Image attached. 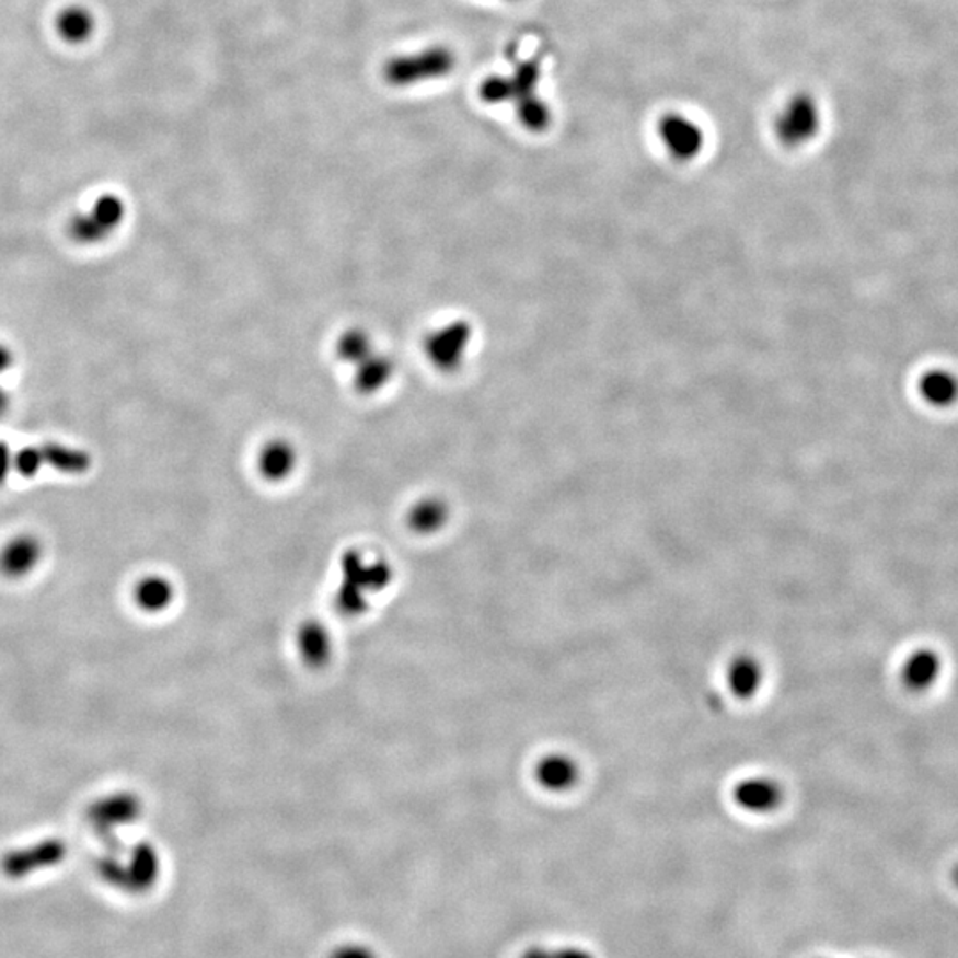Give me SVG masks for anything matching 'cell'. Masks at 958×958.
I'll return each instance as SVG.
<instances>
[{
  "label": "cell",
  "mask_w": 958,
  "mask_h": 958,
  "mask_svg": "<svg viewBox=\"0 0 958 958\" xmlns=\"http://www.w3.org/2000/svg\"><path fill=\"white\" fill-rule=\"evenodd\" d=\"M657 134L669 157L678 162L697 159L705 148V131L691 117L668 113L657 123Z\"/></svg>",
  "instance_id": "cell-8"
},
{
  "label": "cell",
  "mask_w": 958,
  "mask_h": 958,
  "mask_svg": "<svg viewBox=\"0 0 958 958\" xmlns=\"http://www.w3.org/2000/svg\"><path fill=\"white\" fill-rule=\"evenodd\" d=\"M954 879H955V882H957V886H958V866H957V868H955V872H954Z\"/></svg>",
  "instance_id": "cell-32"
},
{
  "label": "cell",
  "mask_w": 958,
  "mask_h": 958,
  "mask_svg": "<svg viewBox=\"0 0 958 958\" xmlns=\"http://www.w3.org/2000/svg\"><path fill=\"white\" fill-rule=\"evenodd\" d=\"M920 393L935 407H949L958 400V380L945 370L928 371L920 380Z\"/></svg>",
  "instance_id": "cell-20"
},
{
  "label": "cell",
  "mask_w": 958,
  "mask_h": 958,
  "mask_svg": "<svg viewBox=\"0 0 958 958\" xmlns=\"http://www.w3.org/2000/svg\"><path fill=\"white\" fill-rule=\"evenodd\" d=\"M449 508L445 499L425 497L408 511V528L419 534H434L448 524Z\"/></svg>",
  "instance_id": "cell-18"
},
{
  "label": "cell",
  "mask_w": 958,
  "mask_h": 958,
  "mask_svg": "<svg viewBox=\"0 0 958 958\" xmlns=\"http://www.w3.org/2000/svg\"><path fill=\"white\" fill-rule=\"evenodd\" d=\"M473 342V323L457 319L442 323L426 334L423 351L435 370L440 373H454L468 360Z\"/></svg>",
  "instance_id": "cell-2"
},
{
  "label": "cell",
  "mask_w": 958,
  "mask_h": 958,
  "mask_svg": "<svg viewBox=\"0 0 958 958\" xmlns=\"http://www.w3.org/2000/svg\"><path fill=\"white\" fill-rule=\"evenodd\" d=\"M134 599L145 613H162L173 603V582L162 575L142 577L134 589Z\"/></svg>",
  "instance_id": "cell-17"
},
{
  "label": "cell",
  "mask_w": 958,
  "mask_h": 958,
  "mask_svg": "<svg viewBox=\"0 0 958 958\" xmlns=\"http://www.w3.org/2000/svg\"><path fill=\"white\" fill-rule=\"evenodd\" d=\"M328 958H377V955L365 945H343L337 946Z\"/></svg>",
  "instance_id": "cell-26"
},
{
  "label": "cell",
  "mask_w": 958,
  "mask_h": 958,
  "mask_svg": "<svg viewBox=\"0 0 958 958\" xmlns=\"http://www.w3.org/2000/svg\"><path fill=\"white\" fill-rule=\"evenodd\" d=\"M552 958H593V955L580 948L552 949Z\"/></svg>",
  "instance_id": "cell-28"
},
{
  "label": "cell",
  "mask_w": 958,
  "mask_h": 958,
  "mask_svg": "<svg viewBox=\"0 0 958 958\" xmlns=\"http://www.w3.org/2000/svg\"><path fill=\"white\" fill-rule=\"evenodd\" d=\"M351 371H354V385H356L357 393L374 394L382 391L393 380L396 365H394L393 357L374 348L368 356L362 357L356 366H351Z\"/></svg>",
  "instance_id": "cell-13"
},
{
  "label": "cell",
  "mask_w": 958,
  "mask_h": 958,
  "mask_svg": "<svg viewBox=\"0 0 958 958\" xmlns=\"http://www.w3.org/2000/svg\"><path fill=\"white\" fill-rule=\"evenodd\" d=\"M141 797L134 792H116L94 800L88 808V822L93 831L111 846L117 845V829L127 828L141 818Z\"/></svg>",
  "instance_id": "cell-6"
},
{
  "label": "cell",
  "mask_w": 958,
  "mask_h": 958,
  "mask_svg": "<svg viewBox=\"0 0 958 958\" xmlns=\"http://www.w3.org/2000/svg\"><path fill=\"white\" fill-rule=\"evenodd\" d=\"M43 545L34 534H19L0 549V574L8 579H20L38 566Z\"/></svg>",
  "instance_id": "cell-10"
},
{
  "label": "cell",
  "mask_w": 958,
  "mask_h": 958,
  "mask_svg": "<svg viewBox=\"0 0 958 958\" xmlns=\"http://www.w3.org/2000/svg\"><path fill=\"white\" fill-rule=\"evenodd\" d=\"M515 111H517V117H519V122L522 123V127L526 130L540 134V131H545L551 127V108L538 94H533V96H529V99L522 100V102L515 103Z\"/></svg>",
  "instance_id": "cell-24"
},
{
  "label": "cell",
  "mask_w": 958,
  "mask_h": 958,
  "mask_svg": "<svg viewBox=\"0 0 958 958\" xmlns=\"http://www.w3.org/2000/svg\"><path fill=\"white\" fill-rule=\"evenodd\" d=\"M10 394L5 393L4 389H2V385H0V417L4 416L5 412H8V408H10Z\"/></svg>",
  "instance_id": "cell-31"
},
{
  "label": "cell",
  "mask_w": 958,
  "mask_h": 958,
  "mask_svg": "<svg viewBox=\"0 0 958 958\" xmlns=\"http://www.w3.org/2000/svg\"><path fill=\"white\" fill-rule=\"evenodd\" d=\"M68 856V845L59 838H47L33 845L5 852L0 859L2 874L11 880H22L45 869L56 868Z\"/></svg>",
  "instance_id": "cell-7"
},
{
  "label": "cell",
  "mask_w": 958,
  "mask_h": 958,
  "mask_svg": "<svg viewBox=\"0 0 958 958\" xmlns=\"http://www.w3.org/2000/svg\"><path fill=\"white\" fill-rule=\"evenodd\" d=\"M14 356L13 351L8 348V346L2 345L0 343V377L5 373V371H10L11 366H13Z\"/></svg>",
  "instance_id": "cell-29"
},
{
  "label": "cell",
  "mask_w": 958,
  "mask_h": 958,
  "mask_svg": "<svg viewBox=\"0 0 958 958\" xmlns=\"http://www.w3.org/2000/svg\"><path fill=\"white\" fill-rule=\"evenodd\" d=\"M735 800L740 808L751 813H771L783 799V792L776 781L769 777H748L735 786Z\"/></svg>",
  "instance_id": "cell-14"
},
{
  "label": "cell",
  "mask_w": 958,
  "mask_h": 958,
  "mask_svg": "<svg viewBox=\"0 0 958 958\" xmlns=\"http://www.w3.org/2000/svg\"><path fill=\"white\" fill-rule=\"evenodd\" d=\"M13 457L14 454H11L10 448L0 442V485L5 482V477H8L11 469H13Z\"/></svg>",
  "instance_id": "cell-27"
},
{
  "label": "cell",
  "mask_w": 958,
  "mask_h": 958,
  "mask_svg": "<svg viewBox=\"0 0 958 958\" xmlns=\"http://www.w3.org/2000/svg\"><path fill=\"white\" fill-rule=\"evenodd\" d=\"M38 449L43 465H50L59 473L84 474L90 469V454L80 451V449L68 448V446L57 445V442H47V445L39 446Z\"/></svg>",
  "instance_id": "cell-19"
},
{
  "label": "cell",
  "mask_w": 958,
  "mask_h": 958,
  "mask_svg": "<svg viewBox=\"0 0 958 958\" xmlns=\"http://www.w3.org/2000/svg\"><path fill=\"white\" fill-rule=\"evenodd\" d=\"M577 780H579V766L565 754H551L536 765V781L547 790H570Z\"/></svg>",
  "instance_id": "cell-16"
},
{
  "label": "cell",
  "mask_w": 958,
  "mask_h": 958,
  "mask_svg": "<svg viewBox=\"0 0 958 958\" xmlns=\"http://www.w3.org/2000/svg\"><path fill=\"white\" fill-rule=\"evenodd\" d=\"M56 34L68 45H84L93 38L96 31V19L93 11L82 4H70L62 8L54 20Z\"/></svg>",
  "instance_id": "cell-15"
},
{
  "label": "cell",
  "mask_w": 958,
  "mask_h": 958,
  "mask_svg": "<svg viewBox=\"0 0 958 958\" xmlns=\"http://www.w3.org/2000/svg\"><path fill=\"white\" fill-rule=\"evenodd\" d=\"M457 59L453 51L446 47H431L428 50L417 51L411 56L394 57L383 68V76L389 84L405 85L417 84L423 80L439 79L451 73Z\"/></svg>",
  "instance_id": "cell-5"
},
{
  "label": "cell",
  "mask_w": 958,
  "mask_h": 958,
  "mask_svg": "<svg viewBox=\"0 0 958 958\" xmlns=\"http://www.w3.org/2000/svg\"><path fill=\"white\" fill-rule=\"evenodd\" d=\"M822 127V114L817 100L809 93H795L774 119V136L788 150L813 141Z\"/></svg>",
  "instance_id": "cell-3"
},
{
  "label": "cell",
  "mask_w": 958,
  "mask_h": 958,
  "mask_svg": "<svg viewBox=\"0 0 958 958\" xmlns=\"http://www.w3.org/2000/svg\"><path fill=\"white\" fill-rule=\"evenodd\" d=\"M943 673V659L932 648H917L903 660L900 669L903 688L912 694H921L934 688Z\"/></svg>",
  "instance_id": "cell-12"
},
{
  "label": "cell",
  "mask_w": 958,
  "mask_h": 958,
  "mask_svg": "<svg viewBox=\"0 0 958 958\" xmlns=\"http://www.w3.org/2000/svg\"><path fill=\"white\" fill-rule=\"evenodd\" d=\"M42 468V454H39L38 448L22 449L13 457V469H16L22 476H36Z\"/></svg>",
  "instance_id": "cell-25"
},
{
  "label": "cell",
  "mask_w": 958,
  "mask_h": 958,
  "mask_svg": "<svg viewBox=\"0 0 958 958\" xmlns=\"http://www.w3.org/2000/svg\"><path fill=\"white\" fill-rule=\"evenodd\" d=\"M522 958H552V949L534 946V948L526 949Z\"/></svg>",
  "instance_id": "cell-30"
},
{
  "label": "cell",
  "mask_w": 958,
  "mask_h": 958,
  "mask_svg": "<svg viewBox=\"0 0 958 958\" xmlns=\"http://www.w3.org/2000/svg\"><path fill=\"white\" fill-rule=\"evenodd\" d=\"M94 869L103 884L130 897H141L159 882L162 863L159 851L151 843L142 842L131 846L125 861L117 852L100 857Z\"/></svg>",
  "instance_id": "cell-1"
},
{
  "label": "cell",
  "mask_w": 958,
  "mask_h": 958,
  "mask_svg": "<svg viewBox=\"0 0 958 958\" xmlns=\"http://www.w3.org/2000/svg\"><path fill=\"white\" fill-rule=\"evenodd\" d=\"M299 449L288 439H270L257 453V473L267 482L282 483L299 468Z\"/></svg>",
  "instance_id": "cell-11"
},
{
  "label": "cell",
  "mask_w": 958,
  "mask_h": 958,
  "mask_svg": "<svg viewBox=\"0 0 958 958\" xmlns=\"http://www.w3.org/2000/svg\"><path fill=\"white\" fill-rule=\"evenodd\" d=\"M299 650L305 662L323 666L333 654V639L320 623H305L299 632Z\"/></svg>",
  "instance_id": "cell-21"
},
{
  "label": "cell",
  "mask_w": 958,
  "mask_h": 958,
  "mask_svg": "<svg viewBox=\"0 0 958 958\" xmlns=\"http://www.w3.org/2000/svg\"><path fill=\"white\" fill-rule=\"evenodd\" d=\"M127 219V205L117 194H102L90 210L77 213L68 222V234L79 245H96L114 233Z\"/></svg>",
  "instance_id": "cell-4"
},
{
  "label": "cell",
  "mask_w": 958,
  "mask_h": 958,
  "mask_svg": "<svg viewBox=\"0 0 958 958\" xmlns=\"http://www.w3.org/2000/svg\"><path fill=\"white\" fill-rule=\"evenodd\" d=\"M373 337L365 328H350L339 336L336 342V357L343 365L356 366L362 357L374 350Z\"/></svg>",
  "instance_id": "cell-23"
},
{
  "label": "cell",
  "mask_w": 958,
  "mask_h": 958,
  "mask_svg": "<svg viewBox=\"0 0 958 958\" xmlns=\"http://www.w3.org/2000/svg\"><path fill=\"white\" fill-rule=\"evenodd\" d=\"M763 671L757 660L740 657L728 669L729 689L737 697H753L762 688Z\"/></svg>",
  "instance_id": "cell-22"
},
{
  "label": "cell",
  "mask_w": 958,
  "mask_h": 958,
  "mask_svg": "<svg viewBox=\"0 0 958 958\" xmlns=\"http://www.w3.org/2000/svg\"><path fill=\"white\" fill-rule=\"evenodd\" d=\"M540 79L542 68L538 61L520 62L513 76L486 79L480 88V96L486 103H519L536 94Z\"/></svg>",
  "instance_id": "cell-9"
}]
</instances>
